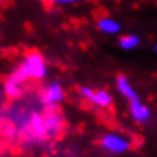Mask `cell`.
<instances>
[{"instance_id":"6da1fadb","label":"cell","mask_w":157,"mask_h":157,"mask_svg":"<svg viewBox=\"0 0 157 157\" xmlns=\"http://www.w3.org/2000/svg\"><path fill=\"white\" fill-rule=\"evenodd\" d=\"M48 67L43 55L37 51H31L25 56L23 63L17 67V70L12 73L18 81L26 82V81H40L46 76Z\"/></svg>"},{"instance_id":"7a4b0ae2","label":"cell","mask_w":157,"mask_h":157,"mask_svg":"<svg viewBox=\"0 0 157 157\" xmlns=\"http://www.w3.org/2000/svg\"><path fill=\"white\" fill-rule=\"evenodd\" d=\"M46 140H55L64 133V116L56 107H49L43 113Z\"/></svg>"},{"instance_id":"3957f363","label":"cell","mask_w":157,"mask_h":157,"mask_svg":"<svg viewBox=\"0 0 157 157\" xmlns=\"http://www.w3.org/2000/svg\"><path fill=\"white\" fill-rule=\"evenodd\" d=\"M38 99H40V102L43 104L44 108L56 107V105L64 99V92H63L61 84H59V82L49 84L46 89H43V90L38 93Z\"/></svg>"},{"instance_id":"277c9868","label":"cell","mask_w":157,"mask_h":157,"mask_svg":"<svg viewBox=\"0 0 157 157\" xmlns=\"http://www.w3.org/2000/svg\"><path fill=\"white\" fill-rule=\"evenodd\" d=\"M101 147L105 148L107 151H110V153L121 154V153H125V151L130 150V142L127 139H124L122 136H119V134L108 133L101 139Z\"/></svg>"},{"instance_id":"5b68a950","label":"cell","mask_w":157,"mask_h":157,"mask_svg":"<svg viewBox=\"0 0 157 157\" xmlns=\"http://www.w3.org/2000/svg\"><path fill=\"white\" fill-rule=\"evenodd\" d=\"M79 95L84 99L90 101L93 105L99 107V108H107V107L111 105V95L107 90H96V92H93L89 87H81L79 89Z\"/></svg>"},{"instance_id":"8992f818","label":"cell","mask_w":157,"mask_h":157,"mask_svg":"<svg viewBox=\"0 0 157 157\" xmlns=\"http://www.w3.org/2000/svg\"><path fill=\"white\" fill-rule=\"evenodd\" d=\"M25 82L18 81L14 75H9L5 82H3V93L8 99H12V101H17L20 99L23 95H25Z\"/></svg>"},{"instance_id":"52a82bcc","label":"cell","mask_w":157,"mask_h":157,"mask_svg":"<svg viewBox=\"0 0 157 157\" xmlns=\"http://www.w3.org/2000/svg\"><path fill=\"white\" fill-rule=\"evenodd\" d=\"M130 111H131L133 119H134L136 122H139V124H145V122H148L150 117H151L150 108H148L147 105L142 104L139 99L131 101V104H130Z\"/></svg>"},{"instance_id":"ba28073f","label":"cell","mask_w":157,"mask_h":157,"mask_svg":"<svg viewBox=\"0 0 157 157\" xmlns=\"http://www.w3.org/2000/svg\"><path fill=\"white\" fill-rule=\"evenodd\" d=\"M116 86H117L119 92H121L127 99H130V101L139 99L137 93L134 92V89L131 87V84H130V81H128V78H127L125 75H117V78H116Z\"/></svg>"},{"instance_id":"9c48e42d","label":"cell","mask_w":157,"mask_h":157,"mask_svg":"<svg viewBox=\"0 0 157 157\" xmlns=\"http://www.w3.org/2000/svg\"><path fill=\"white\" fill-rule=\"evenodd\" d=\"M96 25H98V29L105 34H117L121 31V25L111 17H101Z\"/></svg>"},{"instance_id":"30bf717a","label":"cell","mask_w":157,"mask_h":157,"mask_svg":"<svg viewBox=\"0 0 157 157\" xmlns=\"http://www.w3.org/2000/svg\"><path fill=\"white\" fill-rule=\"evenodd\" d=\"M139 41H140V40H139L137 35H125V37H122V38L119 40V44H121L122 49H125V51H131V49L137 48Z\"/></svg>"},{"instance_id":"8fae6325","label":"cell","mask_w":157,"mask_h":157,"mask_svg":"<svg viewBox=\"0 0 157 157\" xmlns=\"http://www.w3.org/2000/svg\"><path fill=\"white\" fill-rule=\"evenodd\" d=\"M53 3H58V5H72V3H76L78 0H51Z\"/></svg>"},{"instance_id":"7c38bea8","label":"cell","mask_w":157,"mask_h":157,"mask_svg":"<svg viewBox=\"0 0 157 157\" xmlns=\"http://www.w3.org/2000/svg\"><path fill=\"white\" fill-rule=\"evenodd\" d=\"M9 0H0V5H5V3H8Z\"/></svg>"},{"instance_id":"4fadbf2b","label":"cell","mask_w":157,"mask_h":157,"mask_svg":"<svg viewBox=\"0 0 157 157\" xmlns=\"http://www.w3.org/2000/svg\"><path fill=\"white\" fill-rule=\"evenodd\" d=\"M154 51H156V52H157V44H156V46H154Z\"/></svg>"},{"instance_id":"5bb4252c","label":"cell","mask_w":157,"mask_h":157,"mask_svg":"<svg viewBox=\"0 0 157 157\" xmlns=\"http://www.w3.org/2000/svg\"><path fill=\"white\" fill-rule=\"evenodd\" d=\"M40 2H51V0H40Z\"/></svg>"},{"instance_id":"9a60e30c","label":"cell","mask_w":157,"mask_h":157,"mask_svg":"<svg viewBox=\"0 0 157 157\" xmlns=\"http://www.w3.org/2000/svg\"><path fill=\"white\" fill-rule=\"evenodd\" d=\"M0 104H2V95H0Z\"/></svg>"}]
</instances>
